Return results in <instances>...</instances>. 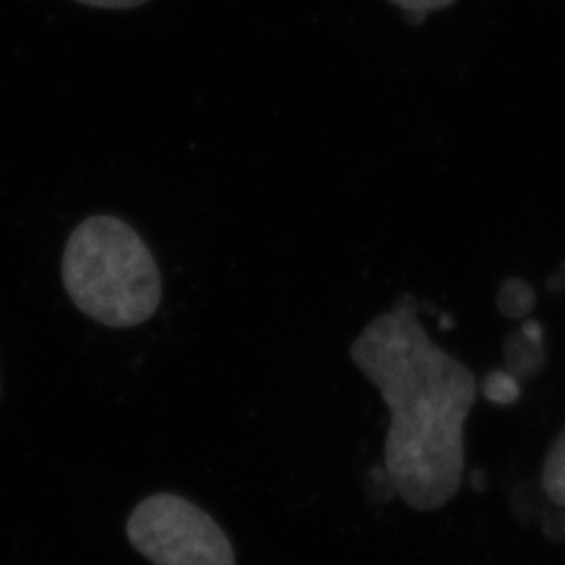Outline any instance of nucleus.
I'll return each mask as SVG.
<instances>
[{
	"mask_svg": "<svg viewBox=\"0 0 565 565\" xmlns=\"http://www.w3.org/2000/svg\"><path fill=\"white\" fill-rule=\"evenodd\" d=\"M78 2L88 7H99V9H132L147 0H78Z\"/></svg>",
	"mask_w": 565,
	"mask_h": 565,
	"instance_id": "423d86ee",
	"label": "nucleus"
},
{
	"mask_svg": "<svg viewBox=\"0 0 565 565\" xmlns=\"http://www.w3.org/2000/svg\"><path fill=\"white\" fill-rule=\"evenodd\" d=\"M390 2L401 7L408 20L422 23L429 11H440L448 4H452L455 0H390Z\"/></svg>",
	"mask_w": 565,
	"mask_h": 565,
	"instance_id": "39448f33",
	"label": "nucleus"
},
{
	"mask_svg": "<svg viewBox=\"0 0 565 565\" xmlns=\"http://www.w3.org/2000/svg\"><path fill=\"white\" fill-rule=\"evenodd\" d=\"M61 275L72 302L105 327L142 324L162 302V277L147 243L114 216H93L74 228Z\"/></svg>",
	"mask_w": 565,
	"mask_h": 565,
	"instance_id": "f03ea898",
	"label": "nucleus"
},
{
	"mask_svg": "<svg viewBox=\"0 0 565 565\" xmlns=\"http://www.w3.org/2000/svg\"><path fill=\"white\" fill-rule=\"evenodd\" d=\"M350 359L390 411L387 494L422 513L443 509L463 484L465 424L478 398L473 373L429 340L413 296L366 324Z\"/></svg>",
	"mask_w": 565,
	"mask_h": 565,
	"instance_id": "f257e3e1",
	"label": "nucleus"
},
{
	"mask_svg": "<svg viewBox=\"0 0 565 565\" xmlns=\"http://www.w3.org/2000/svg\"><path fill=\"white\" fill-rule=\"evenodd\" d=\"M541 484L546 497L565 509V429L551 446L543 465Z\"/></svg>",
	"mask_w": 565,
	"mask_h": 565,
	"instance_id": "20e7f679",
	"label": "nucleus"
},
{
	"mask_svg": "<svg viewBox=\"0 0 565 565\" xmlns=\"http://www.w3.org/2000/svg\"><path fill=\"white\" fill-rule=\"evenodd\" d=\"M130 545L156 565H235L223 527L179 494L147 497L126 524Z\"/></svg>",
	"mask_w": 565,
	"mask_h": 565,
	"instance_id": "7ed1b4c3",
	"label": "nucleus"
}]
</instances>
